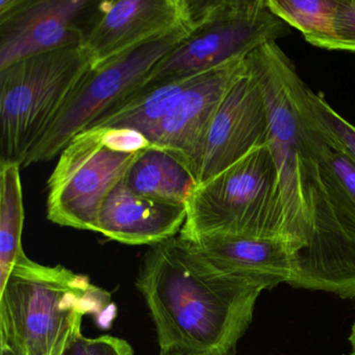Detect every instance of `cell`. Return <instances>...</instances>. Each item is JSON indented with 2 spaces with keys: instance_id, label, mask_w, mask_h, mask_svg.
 <instances>
[{
  "instance_id": "6da1fadb",
  "label": "cell",
  "mask_w": 355,
  "mask_h": 355,
  "mask_svg": "<svg viewBox=\"0 0 355 355\" xmlns=\"http://www.w3.org/2000/svg\"><path fill=\"white\" fill-rule=\"evenodd\" d=\"M136 286L161 352L234 355L263 288L216 269L180 236L151 246Z\"/></svg>"
},
{
  "instance_id": "7a4b0ae2",
  "label": "cell",
  "mask_w": 355,
  "mask_h": 355,
  "mask_svg": "<svg viewBox=\"0 0 355 355\" xmlns=\"http://www.w3.org/2000/svg\"><path fill=\"white\" fill-rule=\"evenodd\" d=\"M115 315L111 294L88 276L41 265L24 251L0 290V342L21 355H64L86 315L110 326Z\"/></svg>"
},
{
  "instance_id": "3957f363",
  "label": "cell",
  "mask_w": 355,
  "mask_h": 355,
  "mask_svg": "<svg viewBox=\"0 0 355 355\" xmlns=\"http://www.w3.org/2000/svg\"><path fill=\"white\" fill-rule=\"evenodd\" d=\"M248 61L265 101L268 145L277 170L288 226L302 252L315 230L320 191L306 84L276 42L253 51Z\"/></svg>"
},
{
  "instance_id": "277c9868",
  "label": "cell",
  "mask_w": 355,
  "mask_h": 355,
  "mask_svg": "<svg viewBox=\"0 0 355 355\" xmlns=\"http://www.w3.org/2000/svg\"><path fill=\"white\" fill-rule=\"evenodd\" d=\"M186 207V222L178 236L187 242L232 236L284 239L297 244L288 226L268 143L198 184Z\"/></svg>"
},
{
  "instance_id": "5b68a950",
  "label": "cell",
  "mask_w": 355,
  "mask_h": 355,
  "mask_svg": "<svg viewBox=\"0 0 355 355\" xmlns=\"http://www.w3.org/2000/svg\"><path fill=\"white\" fill-rule=\"evenodd\" d=\"M91 69L80 45L0 70V164L24 166Z\"/></svg>"
},
{
  "instance_id": "8992f818",
  "label": "cell",
  "mask_w": 355,
  "mask_h": 355,
  "mask_svg": "<svg viewBox=\"0 0 355 355\" xmlns=\"http://www.w3.org/2000/svg\"><path fill=\"white\" fill-rule=\"evenodd\" d=\"M150 145L140 132L120 128L87 130L74 137L47 182V219L96 232L105 199Z\"/></svg>"
},
{
  "instance_id": "52a82bcc",
  "label": "cell",
  "mask_w": 355,
  "mask_h": 355,
  "mask_svg": "<svg viewBox=\"0 0 355 355\" xmlns=\"http://www.w3.org/2000/svg\"><path fill=\"white\" fill-rule=\"evenodd\" d=\"M194 28L150 72L142 86L193 78L290 34L267 0H189ZM141 86V87H142Z\"/></svg>"
},
{
  "instance_id": "ba28073f",
  "label": "cell",
  "mask_w": 355,
  "mask_h": 355,
  "mask_svg": "<svg viewBox=\"0 0 355 355\" xmlns=\"http://www.w3.org/2000/svg\"><path fill=\"white\" fill-rule=\"evenodd\" d=\"M194 28L192 21L161 38L137 47L96 69L80 83L65 109L22 167L51 161L110 107L142 86L155 66Z\"/></svg>"
},
{
  "instance_id": "9c48e42d",
  "label": "cell",
  "mask_w": 355,
  "mask_h": 355,
  "mask_svg": "<svg viewBox=\"0 0 355 355\" xmlns=\"http://www.w3.org/2000/svg\"><path fill=\"white\" fill-rule=\"evenodd\" d=\"M92 6L89 0H0V70L82 45L86 34L76 20Z\"/></svg>"
},
{
  "instance_id": "30bf717a",
  "label": "cell",
  "mask_w": 355,
  "mask_h": 355,
  "mask_svg": "<svg viewBox=\"0 0 355 355\" xmlns=\"http://www.w3.org/2000/svg\"><path fill=\"white\" fill-rule=\"evenodd\" d=\"M98 12L82 43L92 69L190 21L189 0L105 1L99 3Z\"/></svg>"
},
{
  "instance_id": "8fae6325",
  "label": "cell",
  "mask_w": 355,
  "mask_h": 355,
  "mask_svg": "<svg viewBox=\"0 0 355 355\" xmlns=\"http://www.w3.org/2000/svg\"><path fill=\"white\" fill-rule=\"evenodd\" d=\"M247 58L194 76L151 141L178 155L196 178L211 122L230 87L248 69Z\"/></svg>"
},
{
  "instance_id": "7c38bea8",
  "label": "cell",
  "mask_w": 355,
  "mask_h": 355,
  "mask_svg": "<svg viewBox=\"0 0 355 355\" xmlns=\"http://www.w3.org/2000/svg\"><path fill=\"white\" fill-rule=\"evenodd\" d=\"M268 130L263 92L248 61V69L230 87L211 122L198 184L215 178L253 149L267 144Z\"/></svg>"
},
{
  "instance_id": "4fadbf2b",
  "label": "cell",
  "mask_w": 355,
  "mask_h": 355,
  "mask_svg": "<svg viewBox=\"0 0 355 355\" xmlns=\"http://www.w3.org/2000/svg\"><path fill=\"white\" fill-rule=\"evenodd\" d=\"M190 244L216 269L249 280L263 290L282 282L295 286L298 279L301 247L291 241L214 236Z\"/></svg>"
},
{
  "instance_id": "5bb4252c",
  "label": "cell",
  "mask_w": 355,
  "mask_h": 355,
  "mask_svg": "<svg viewBox=\"0 0 355 355\" xmlns=\"http://www.w3.org/2000/svg\"><path fill=\"white\" fill-rule=\"evenodd\" d=\"M186 219V205L135 194L122 180L101 207L96 232L122 244L151 247L180 234Z\"/></svg>"
},
{
  "instance_id": "9a60e30c",
  "label": "cell",
  "mask_w": 355,
  "mask_h": 355,
  "mask_svg": "<svg viewBox=\"0 0 355 355\" xmlns=\"http://www.w3.org/2000/svg\"><path fill=\"white\" fill-rule=\"evenodd\" d=\"M309 113L321 197L332 226L355 261V165L328 144L309 107Z\"/></svg>"
},
{
  "instance_id": "2e32d148",
  "label": "cell",
  "mask_w": 355,
  "mask_h": 355,
  "mask_svg": "<svg viewBox=\"0 0 355 355\" xmlns=\"http://www.w3.org/2000/svg\"><path fill=\"white\" fill-rule=\"evenodd\" d=\"M193 78L157 86L140 87L101 114L87 130L120 128L136 130L151 144L164 120Z\"/></svg>"
},
{
  "instance_id": "e0dca14e",
  "label": "cell",
  "mask_w": 355,
  "mask_h": 355,
  "mask_svg": "<svg viewBox=\"0 0 355 355\" xmlns=\"http://www.w3.org/2000/svg\"><path fill=\"white\" fill-rule=\"evenodd\" d=\"M135 194L163 202L186 205L198 182L192 170L171 151L150 145L123 180Z\"/></svg>"
},
{
  "instance_id": "ac0fdd59",
  "label": "cell",
  "mask_w": 355,
  "mask_h": 355,
  "mask_svg": "<svg viewBox=\"0 0 355 355\" xmlns=\"http://www.w3.org/2000/svg\"><path fill=\"white\" fill-rule=\"evenodd\" d=\"M20 168L18 164H0V290L24 252V207Z\"/></svg>"
},
{
  "instance_id": "d6986e66",
  "label": "cell",
  "mask_w": 355,
  "mask_h": 355,
  "mask_svg": "<svg viewBox=\"0 0 355 355\" xmlns=\"http://www.w3.org/2000/svg\"><path fill=\"white\" fill-rule=\"evenodd\" d=\"M267 5L282 21L298 30L309 44L334 51L338 0H267Z\"/></svg>"
},
{
  "instance_id": "ffe728a7",
  "label": "cell",
  "mask_w": 355,
  "mask_h": 355,
  "mask_svg": "<svg viewBox=\"0 0 355 355\" xmlns=\"http://www.w3.org/2000/svg\"><path fill=\"white\" fill-rule=\"evenodd\" d=\"M306 99L313 120L328 144L355 165V128L336 113L322 95L306 88Z\"/></svg>"
},
{
  "instance_id": "44dd1931",
  "label": "cell",
  "mask_w": 355,
  "mask_h": 355,
  "mask_svg": "<svg viewBox=\"0 0 355 355\" xmlns=\"http://www.w3.org/2000/svg\"><path fill=\"white\" fill-rule=\"evenodd\" d=\"M64 355H135L128 340L112 336L86 338L80 336Z\"/></svg>"
},
{
  "instance_id": "7402d4cb",
  "label": "cell",
  "mask_w": 355,
  "mask_h": 355,
  "mask_svg": "<svg viewBox=\"0 0 355 355\" xmlns=\"http://www.w3.org/2000/svg\"><path fill=\"white\" fill-rule=\"evenodd\" d=\"M334 33V51L355 53V0H338Z\"/></svg>"
},
{
  "instance_id": "603a6c76",
  "label": "cell",
  "mask_w": 355,
  "mask_h": 355,
  "mask_svg": "<svg viewBox=\"0 0 355 355\" xmlns=\"http://www.w3.org/2000/svg\"><path fill=\"white\" fill-rule=\"evenodd\" d=\"M0 349H1L0 350V355H21L3 342H0Z\"/></svg>"
},
{
  "instance_id": "cb8c5ba5",
  "label": "cell",
  "mask_w": 355,
  "mask_h": 355,
  "mask_svg": "<svg viewBox=\"0 0 355 355\" xmlns=\"http://www.w3.org/2000/svg\"><path fill=\"white\" fill-rule=\"evenodd\" d=\"M349 340L351 343V347H352V353L351 354L355 355V323L353 324L352 330H351L350 338Z\"/></svg>"
},
{
  "instance_id": "d4e9b609",
  "label": "cell",
  "mask_w": 355,
  "mask_h": 355,
  "mask_svg": "<svg viewBox=\"0 0 355 355\" xmlns=\"http://www.w3.org/2000/svg\"><path fill=\"white\" fill-rule=\"evenodd\" d=\"M161 355H187V354H182V353H178V352H161Z\"/></svg>"
}]
</instances>
